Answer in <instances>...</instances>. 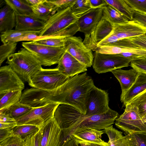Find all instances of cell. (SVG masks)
<instances>
[{
    "label": "cell",
    "instance_id": "9a60e30c",
    "mask_svg": "<svg viewBox=\"0 0 146 146\" xmlns=\"http://www.w3.org/2000/svg\"><path fill=\"white\" fill-rule=\"evenodd\" d=\"M103 17V8L91 9L78 20L79 31L85 36L83 41L87 40Z\"/></svg>",
    "mask_w": 146,
    "mask_h": 146
},
{
    "label": "cell",
    "instance_id": "d4e9b609",
    "mask_svg": "<svg viewBox=\"0 0 146 146\" xmlns=\"http://www.w3.org/2000/svg\"><path fill=\"white\" fill-rule=\"evenodd\" d=\"M108 45L146 50V34L133 37L119 40Z\"/></svg>",
    "mask_w": 146,
    "mask_h": 146
},
{
    "label": "cell",
    "instance_id": "44dd1931",
    "mask_svg": "<svg viewBox=\"0 0 146 146\" xmlns=\"http://www.w3.org/2000/svg\"><path fill=\"white\" fill-rule=\"evenodd\" d=\"M111 72L120 83L121 90V96L124 94L131 87L139 73L133 68L127 70L119 69Z\"/></svg>",
    "mask_w": 146,
    "mask_h": 146
},
{
    "label": "cell",
    "instance_id": "74e56055",
    "mask_svg": "<svg viewBox=\"0 0 146 146\" xmlns=\"http://www.w3.org/2000/svg\"><path fill=\"white\" fill-rule=\"evenodd\" d=\"M0 129H12L17 125L16 120L6 112L0 110Z\"/></svg>",
    "mask_w": 146,
    "mask_h": 146
},
{
    "label": "cell",
    "instance_id": "5bb4252c",
    "mask_svg": "<svg viewBox=\"0 0 146 146\" xmlns=\"http://www.w3.org/2000/svg\"><path fill=\"white\" fill-rule=\"evenodd\" d=\"M25 84L10 66L6 65L0 68V95L14 91H22Z\"/></svg>",
    "mask_w": 146,
    "mask_h": 146
},
{
    "label": "cell",
    "instance_id": "7a4b0ae2",
    "mask_svg": "<svg viewBox=\"0 0 146 146\" xmlns=\"http://www.w3.org/2000/svg\"><path fill=\"white\" fill-rule=\"evenodd\" d=\"M78 19L72 14L70 7L59 9L45 22L38 35L46 36L62 33L66 37L73 36L79 31Z\"/></svg>",
    "mask_w": 146,
    "mask_h": 146
},
{
    "label": "cell",
    "instance_id": "83f0119b",
    "mask_svg": "<svg viewBox=\"0 0 146 146\" xmlns=\"http://www.w3.org/2000/svg\"><path fill=\"white\" fill-rule=\"evenodd\" d=\"M8 5L15 13L19 15H29L33 14L31 6L26 0H5Z\"/></svg>",
    "mask_w": 146,
    "mask_h": 146
},
{
    "label": "cell",
    "instance_id": "ab89813d",
    "mask_svg": "<svg viewBox=\"0 0 146 146\" xmlns=\"http://www.w3.org/2000/svg\"><path fill=\"white\" fill-rule=\"evenodd\" d=\"M130 64L133 68L146 74V56H138L136 60L132 61Z\"/></svg>",
    "mask_w": 146,
    "mask_h": 146
},
{
    "label": "cell",
    "instance_id": "681fc988",
    "mask_svg": "<svg viewBox=\"0 0 146 146\" xmlns=\"http://www.w3.org/2000/svg\"><path fill=\"white\" fill-rule=\"evenodd\" d=\"M12 135V129H0V142Z\"/></svg>",
    "mask_w": 146,
    "mask_h": 146
},
{
    "label": "cell",
    "instance_id": "f1b7e54d",
    "mask_svg": "<svg viewBox=\"0 0 146 146\" xmlns=\"http://www.w3.org/2000/svg\"><path fill=\"white\" fill-rule=\"evenodd\" d=\"M112 6L129 21L133 20L134 11L125 2V0H105Z\"/></svg>",
    "mask_w": 146,
    "mask_h": 146
},
{
    "label": "cell",
    "instance_id": "ee69618b",
    "mask_svg": "<svg viewBox=\"0 0 146 146\" xmlns=\"http://www.w3.org/2000/svg\"><path fill=\"white\" fill-rule=\"evenodd\" d=\"M38 132L25 139V146H39Z\"/></svg>",
    "mask_w": 146,
    "mask_h": 146
},
{
    "label": "cell",
    "instance_id": "8fae6325",
    "mask_svg": "<svg viewBox=\"0 0 146 146\" xmlns=\"http://www.w3.org/2000/svg\"><path fill=\"white\" fill-rule=\"evenodd\" d=\"M108 94L106 91L94 86L90 91L86 104V116L101 114L108 111L109 106Z\"/></svg>",
    "mask_w": 146,
    "mask_h": 146
},
{
    "label": "cell",
    "instance_id": "bcb514c9",
    "mask_svg": "<svg viewBox=\"0 0 146 146\" xmlns=\"http://www.w3.org/2000/svg\"><path fill=\"white\" fill-rule=\"evenodd\" d=\"M133 20L137 21L146 27V15L135 11Z\"/></svg>",
    "mask_w": 146,
    "mask_h": 146
},
{
    "label": "cell",
    "instance_id": "4316f807",
    "mask_svg": "<svg viewBox=\"0 0 146 146\" xmlns=\"http://www.w3.org/2000/svg\"><path fill=\"white\" fill-rule=\"evenodd\" d=\"M103 17L113 25L126 23L129 20L110 5L103 8Z\"/></svg>",
    "mask_w": 146,
    "mask_h": 146
},
{
    "label": "cell",
    "instance_id": "2e32d148",
    "mask_svg": "<svg viewBox=\"0 0 146 146\" xmlns=\"http://www.w3.org/2000/svg\"><path fill=\"white\" fill-rule=\"evenodd\" d=\"M111 34L119 40L133 37L146 34V27L133 20L121 24L113 25Z\"/></svg>",
    "mask_w": 146,
    "mask_h": 146
},
{
    "label": "cell",
    "instance_id": "484cf974",
    "mask_svg": "<svg viewBox=\"0 0 146 146\" xmlns=\"http://www.w3.org/2000/svg\"><path fill=\"white\" fill-rule=\"evenodd\" d=\"M31 6L33 14L38 19L45 22L56 12L54 6L47 0L38 5Z\"/></svg>",
    "mask_w": 146,
    "mask_h": 146
},
{
    "label": "cell",
    "instance_id": "5b68a950",
    "mask_svg": "<svg viewBox=\"0 0 146 146\" xmlns=\"http://www.w3.org/2000/svg\"><path fill=\"white\" fill-rule=\"evenodd\" d=\"M70 78L65 76L56 68H42L32 77L28 83L33 88L52 91L59 88Z\"/></svg>",
    "mask_w": 146,
    "mask_h": 146
},
{
    "label": "cell",
    "instance_id": "8d00e7d4",
    "mask_svg": "<svg viewBox=\"0 0 146 146\" xmlns=\"http://www.w3.org/2000/svg\"><path fill=\"white\" fill-rule=\"evenodd\" d=\"M66 37L59 36L34 41L38 44L54 48L65 46Z\"/></svg>",
    "mask_w": 146,
    "mask_h": 146
},
{
    "label": "cell",
    "instance_id": "f6af8a7d",
    "mask_svg": "<svg viewBox=\"0 0 146 146\" xmlns=\"http://www.w3.org/2000/svg\"><path fill=\"white\" fill-rule=\"evenodd\" d=\"M118 40L119 39L118 38L111 33L100 42L97 45L96 48L104 46L107 45Z\"/></svg>",
    "mask_w": 146,
    "mask_h": 146
},
{
    "label": "cell",
    "instance_id": "3957f363",
    "mask_svg": "<svg viewBox=\"0 0 146 146\" xmlns=\"http://www.w3.org/2000/svg\"><path fill=\"white\" fill-rule=\"evenodd\" d=\"M6 63L23 82H28L36 73L42 68L36 57L24 48L9 56Z\"/></svg>",
    "mask_w": 146,
    "mask_h": 146
},
{
    "label": "cell",
    "instance_id": "7402d4cb",
    "mask_svg": "<svg viewBox=\"0 0 146 146\" xmlns=\"http://www.w3.org/2000/svg\"><path fill=\"white\" fill-rule=\"evenodd\" d=\"M146 90V74L139 72L135 81L128 91L120 96V100L125 106L133 99Z\"/></svg>",
    "mask_w": 146,
    "mask_h": 146
},
{
    "label": "cell",
    "instance_id": "cb8c5ba5",
    "mask_svg": "<svg viewBox=\"0 0 146 146\" xmlns=\"http://www.w3.org/2000/svg\"><path fill=\"white\" fill-rule=\"evenodd\" d=\"M104 130L109 138L108 146H131L128 136L123 135L122 132L114 128L112 125Z\"/></svg>",
    "mask_w": 146,
    "mask_h": 146
},
{
    "label": "cell",
    "instance_id": "30bf717a",
    "mask_svg": "<svg viewBox=\"0 0 146 146\" xmlns=\"http://www.w3.org/2000/svg\"><path fill=\"white\" fill-rule=\"evenodd\" d=\"M66 51L87 67L92 65L94 56L91 50L84 43L80 37H67Z\"/></svg>",
    "mask_w": 146,
    "mask_h": 146
},
{
    "label": "cell",
    "instance_id": "ffe728a7",
    "mask_svg": "<svg viewBox=\"0 0 146 146\" xmlns=\"http://www.w3.org/2000/svg\"><path fill=\"white\" fill-rule=\"evenodd\" d=\"M104 133V130H97L84 126H81L72 132L69 136H72L76 140L104 143L106 142L101 138L102 135Z\"/></svg>",
    "mask_w": 146,
    "mask_h": 146
},
{
    "label": "cell",
    "instance_id": "816d5d0a",
    "mask_svg": "<svg viewBox=\"0 0 146 146\" xmlns=\"http://www.w3.org/2000/svg\"><path fill=\"white\" fill-rule=\"evenodd\" d=\"M31 6H36L45 2L46 0H26Z\"/></svg>",
    "mask_w": 146,
    "mask_h": 146
},
{
    "label": "cell",
    "instance_id": "9c48e42d",
    "mask_svg": "<svg viewBox=\"0 0 146 146\" xmlns=\"http://www.w3.org/2000/svg\"><path fill=\"white\" fill-rule=\"evenodd\" d=\"M60 104L59 103L54 102L42 106L33 108L25 115L15 119L17 125H34L40 129L54 117V111Z\"/></svg>",
    "mask_w": 146,
    "mask_h": 146
},
{
    "label": "cell",
    "instance_id": "ba28073f",
    "mask_svg": "<svg viewBox=\"0 0 146 146\" xmlns=\"http://www.w3.org/2000/svg\"><path fill=\"white\" fill-rule=\"evenodd\" d=\"M93 69L98 74L104 73L128 67L133 60L121 54L94 53Z\"/></svg>",
    "mask_w": 146,
    "mask_h": 146
},
{
    "label": "cell",
    "instance_id": "7c38bea8",
    "mask_svg": "<svg viewBox=\"0 0 146 146\" xmlns=\"http://www.w3.org/2000/svg\"><path fill=\"white\" fill-rule=\"evenodd\" d=\"M39 146H61L63 132L53 117L46 122L38 132Z\"/></svg>",
    "mask_w": 146,
    "mask_h": 146
},
{
    "label": "cell",
    "instance_id": "60d3db41",
    "mask_svg": "<svg viewBox=\"0 0 146 146\" xmlns=\"http://www.w3.org/2000/svg\"><path fill=\"white\" fill-rule=\"evenodd\" d=\"M127 134L136 146H146V132H136Z\"/></svg>",
    "mask_w": 146,
    "mask_h": 146
},
{
    "label": "cell",
    "instance_id": "1f68e13d",
    "mask_svg": "<svg viewBox=\"0 0 146 146\" xmlns=\"http://www.w3.org/2000/svg\"><path fill=\"white\" fill-rule=\"evenodd\" d=\"M33 108L19 101L8 108L3 110L16 119L25 115Z\"/></svg>",
    "mask_w": 146,
    "mask_h": 146
},
{
    "label": "cell",
    "instance_id": "f546056e",
    "mask_svg": "<svg viewBox=\"0 0 146 146\" xmlns=\"http://www.w3.org/2000/svg\"><path fill=\"white\" fill-rule=\"evenodd\" d=\"M22 91L9 92L0 95V110L7 109L19 101Z\"/></svg>",
    "mask_w": 146,
    "mask_h": 146
},
{
    "label": "cell",
    "instance_id": "d6a6232c",
    "mask_svg": "<svg viewBox=\"0 0 146 146\" xmlns=\"http://www.w3.org/2000/svg\"><path fill=\"white\" fill-rule=\"evenodd\" d=\"M70 8L73 15L78 19L92 9L89 0H75Z\"/></svg>",
    "mask_w": 146,
    "mask_h": 146
},
{
    "label": "cell",
    "instance_id": "d590c367",
    "mask_svg": "<svg viewBox=\"0 0 146 146\" xmlns=\"http://www.w3.org/2000/svg\"><path fill=\"white\" fill-rule=\"evenodd\" d=\"M128 104L136 107L142 117L146 113V90L138 95Z\"/></svg>",
    "mask_w": 146,
    "mask_h": 146
},
{
    "label": "cell",
    "instance_id": "e575fe53",
    "mask_svg": "<svg viewBox=\"0 0 146 146\" xmlns=\"http://www.w3.org/2000/svg\"><path fill=\"white\" fill-rule=\"evenodd\" d=\"M17 43L9 42L3 44L0 47V65L11 54L15 53Z\"/></svg>",
    "mask_w": 146,
    "mask_h": 146
},
{
    "label": "cell",
    "instance_id": "6da1fadb",
    "mask_svg": "<svg viewBox=\"0 0 146 146\" xmlns=\"http://www.w3.org/2000/svg\"><path fill=\"white\" fill-rule=\"evenodd\" d=\"M94 86L92 78L86 72L77 74L56 89L55 102L72 106L85 115L87 98Z\"/></svg>",
    "mask_w": 146,
    "mask_h": 146
},
{
    "label": "cell",
    "instance_id": "f5cc1de1",
    "mask_svg": "<svg viewBox=\"0 0 146 146\" xmlns=\"http://www.w3.org/2000/svg\"><path fill=\"white\" fill-rule=\"evenodd\" d=\"M142 118L144 122H146V113L145 115L142 117Z\"/></svg>",
    "mask_w": 146,
    "mask_h": 146
},
{
    "label": "cell",
    "instance_id": "4dcf8cb0",
    "mask_svg": "<svg viewBox=\"0 0 146 146\" xmlns=\"http://www.w3.org/2000/svg\"><path fill=\"white\" fill-rule=\"evenodd\" d=\"M12 130L13 135L18 136L25 140L28 137L37 133L40 128L35 125H17Z\"/></svg>",
    "mask_w": 146,
    "mask_h": 146
},
{
    "label": "cell",
    "instance_id": "277c9868",
    "mask_svg": "<svg viewBox=\"0 0 146 146\" xmlns=\"http://www.w3.org/2000/svg\"><path fill=\"white\" fill-rule=\"evenodd\" d=\"M118 116V113L110 108L103 113L86 116L75 108L73 111V125L68 131L67 136H69L72 132L81 126L97 130H104L112 125Z\"/></svg>",
    "mask_w": 146,
    "mask_h": 146
},
{
    "label": "cell",
    "instance_id": "836d02e7",
    "mask_svg": "<svg viewBox=\"0 0 146 146\" xmlns=\"http://www.w3.org/2000/svg\"><path fill=\"white\" fill-rule=\"evenodd\" d=\"M40 31H21L17 30H11L1 34V38L3 44L11 42L14 39L21 36L29 34H40Z\"/></svg>",
    "mask_w": 146,
    "mask_h": 146
},
{
    "label": "cell",
    "instance_id": "f35d334b",
    "mask_svg": "<svg viewBox=\"0 0 146 146\" xmlns=\"http://www.w3.org/2000/svg\"><path fill=\"white\" fill-rule=\"evenodd\" d=\"M125 1L134 11L146 15V0H125Z\"/></svg>",
    "mask_w": 146,
    "mask_h": 146
},
{
    "label": "cell",
    "instance_id": "603a6c76",
    "mask_svg": "<svg viewBox=\"0 0 146 146\" xmlns=\"http://www.w3.org/2000/svg\"><path fill=\"white\" fill-rule=\"evenodd\" d=\"M16 21V13L8 5L6 4L0 10L1 34L15 27Z\"/></svg>",
    "mask_w": 146,
    "mask_h": 146
},
{
    "label": "cell",
    "instance_id": "e0dca14e",
    "mask_svg": "<svg viewBox=\"0 0 146 146\" xmlns=\"http://www.w3.org/2000/svg\"><path fill=\"white\" fill-rule=\"evenodd\" d=\"M113 25L103 17L97 24L88 40L83 42L92 50L94 51L97 45L112 32Z\"/></svg>",
    "mask_w": 146,
    "mask_h": 146
},
{
    "label": "cell",
    "instance_id": "f907efd6",
    "mask_svg": "<svg viewBox=\"0 0 146 146\" xmlns=\"http://www.w3.org/2000/svg\"><path fill=\"white\" fill-rule=\"evenodd\" d=\"M61 146H80L71 135L68 137L64 141Z\"/></svg>",
    "mask_w": 146,
    "mask_h": 146
},
{
    "label": "cell",
    "instance_id": "7dc6e473",
    "mask_svg": "<svg viewBox=\"0 0 146 146\" xmlns=\"http://www.w3.org/2000/svg\"><path fill=\"white\" fill-rule=\"evenodd\" d=\"M92 9L103 8L108 4L105 0H89Z\"/></svg>",
    "mask_w": 146,
    "mask_h": 146
},
{
    "label": "cell",
    "instance_id": "52a82bcc",
    "mask_svg": "<svg viewBox=\"0 0 146 146\" xmlns=\"http://www.w3.org/2000/svg\"><path fill=\"white\" fill-rule=\"evenodd\" d=\"M124 112L115 120L116 126L127 134L146 132V125L137 107L127 104Z\"/></svg>",
    "mask_w": 146,
    "mask_h": 146
},
{
    "label": "cell",
    "instance_id": "b9f144b4",
    "mask_svg": "<svg viewBox=\"0 0 146 146\" xmlns=\"http://www.w3.org/2000/svg\"><path fill=\"white\" fill-rule=\"evenodd\" d=\"M0 146H25V141L19 137L13 135L0 142Z\"/></svg>",
    "mask_w": 146,
    "mask_h": 146
},
{
    "label": "cell",
    "instance_id": "ac0fdd59",
    "mask_svg": "<svg viewBox=\"0 0 146 146\" xmlns=\"http://www.w3.org/2000/svg\"><path fill=\"white\" fill-rule=\"evenodd\" d=\"M87 68L66 51L56 68L65 76L71 78L86 72Z\"/></svg>",
    "mask_w": 146,
    "mask_h": 146
},
{
    "label": "cell",
    "instance_id": "c3c4849f",
    "mask_svg": "<svg viewBox=\"0 0 146 146\" xmlns=\"http://www.w3.org/2000/svg\"><path fill=\"white\" fill-rule=\"evenodd\" d=\"M75 140L80 146H108V142H106L104 143H99L75 139Z\"/></svg>",
    "mask_w": 146,
    "mask_h": 146
},
{
    "label": "cell",
    "instance_id": "8992f818",
    "mask_svg": "<svg viewBox=\"0 0 146 146\" xmlns=\"http://www.w3.org/2000/svg\"><path fill=\"white\" fill-rule=\"evenodd\" d=\"M22 45L33 54L42 66H50L58 63L66 52V47L54 48L41 44L34 41L23 42Z\"/></svg>",
    "mask_w": 146,
    "mask_h": 146
},
{
    "label": "cell",
    "instance_id": "d6986e66",
    "mask_svg": "<svg viewBox=\"0 0 146 146\" xmlns=\"http://www.w3.org/2000/svg\"><path fill=\"white\" fill-rule=\"evenodd\" d=\"M15 29L21 31H39L43 27L46 22L40 20L33 14L29 15L16 14Z\"/></svg>",
    "mask_w": 146,
    "mask_h": 146
},
{
    "label": "cell",
    "instance_id": "7bdbcfd3",
    "mask_svg": "<svg viewBox=\"0 0 146 146\" xmlns=\"http://www.w3.org/2000/svg\"><path fill=\"white\" fill-rule=\"evenodd\" d=\"M75 0H49L48 1L53 5L57 11L59 9L70 7Z\"/></svg>",
    "mask_w": 146,
    "mask_h": 146
},
{
    "label": "cell",
    "instance_id": "db71d44e",
    "mask_svg": "<svg viewBox=\"0 0 146 146\" xmlns=\"http://www.w3.org/2000/svg\"><path fill=\"white\" fill-rule=\"evenodd\" d=\"M145 124H146V122H145Z\"/></svg>",
    "mask_w": 146,
    "mask_h": 146
},
{
    "label": "cell",
    "instance_id": "4fadbf2b",
    "mask_svg": "<svg viewBox=\"0 0 146 146\" xmlns=\"http://www.w3.org/2000/svg\"><path fill=\"white\" fill-rule=\"evenodd\" d=\"M54 91H47L35 88L25 90L19 102L35 108L42 106L54 102Z\"/></svg>",
    "mask_w": 146,
    "mask_h": 146
}]
</instances>
